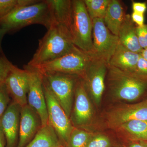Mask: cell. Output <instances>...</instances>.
I'll use <instances>...</instances> for the list:
<instances>
[{
	"mask_svg": "<svg viewBox=\"0 0 147 147\" xmlns=\"http://www.w3.org/2000/svg\"><path fill=\"white\" fill-rule=\"evenodd\" d=\"M42 86L50 124L57 135L61 145L67 147L69 137L74 127L70 118L58 102L42 78Z\"/></svg>",
	"mask_w": 147,
	"mask_h": 147,
	"instance_id": "cell-7",
	"label": "cell"
},
{
	"mask_svg": "<svg viewBox=\"0 0 147 147\" xmlns=\"http://www.w3.org/2000/svg\"><path fill=\"white\" fill-rule=\"evenodd\" d=\"M111 0H84L87 11L92 20L105 17Z\"/></svg>",
	"mask_w": 147,
	"mask_h": 147,
	"instance_id": "cell-22",
	"label": "cell"
},
{
	"mask_svg": "<svg viewBox=\"0 0 147 147\" xmlns=\"http://www.w3.org/2000/svg\"><path fill=\"white\" fill-rule=\"evenodd\" d=\"M115 147H125L124 146H117Z\"/></svg>",
	"mask_w": 147,
	"mask_h": 147,
	"instance_id": "cell-36",
	"label": "cell"
},
{
	"mask_svg": "<svg viewBox=\"0 0 147 147\" xmlns=\"http://www.w3.org/2000/svg\"><path fill=\"white\" fill-rule=\"evenodd\" d=\"M134 120L147 121V100L136 104L119 105L109 110L106 114L107 126L113 129Z\"/></svg>",
	"mask_w": 147,
	"mask_h": 147,
	"instance_id": "cell-12",
	"label": "cell"
},
{
	"mask_svg": "<svg viewBox=\"0 0 147 147\" xmlns=\"http://www.w3.org/2000/svg\"><path fill=\"white\" fill-rule=\"evenodd\" d=\"M108 91L117 100L133 101L147 92V76L108 65L105 82Z\"/></svg>",
	"mask_w": 147,
	"mask_h": 147,
	"instance_id": "cell-3",
	"label": "cell"
},
{
	"mask_svg": "<svg viewBox=\"0 0 147 147\" xmlns=\"http://www.w3.org/2000/svg\"><path fill=\"white\" fill-rule=\"evenodd\" d=\"M60 147H63V146H61Z\"/></svg>",
	"mask_w": 147,
	"mask_h": 147,
	"instance_id": "cell-37",
	"label": "cell"
},
{
	"mask_svg": "<svg viewBox=\"0 0 147 147\" xmlns=\"http://www.w3.org/2000/svg\"><path fill=\"white\" fill-rule=\"evenodd\" d=\"M93 57L76 47L62 57L33 68L41 73L59 72L77 75L82 78Z\"/></svg>",
	"mask_w": 147,
	"mask_h": 147,
	"instance_id": "cell-6",
	"label": "cell"
},
{
	"mask_svg": "<svg viewBox=\"0 0 147 147\" xmlns=\"http://www.w3.org/2000/svg\"><path fill=\"white\" fill-rule=\"evenodd\" d=\"M75 47L69 30L62 24L55 23L39 40L35 53L26 65L35 68L70 53Z\"/></svg>",
	"mask_w": 147,
	"mask_h": 147,
	"instance_id": "cell-1",
	"label": "cell"
},
{
	"mask_svg": "<svg viewBox=\"0 0 147 147\" xmlns=\"http://www.w3.org/2000/svg\"><path fill=\"white\" fill-rule=\"evenodd\" d=\"M94 112L83 80L79 77L75 87L70 119L74 127L84 129L91 122Z\"/></svg>",
	"mask_w": 147,
	"mask_h": 147,
	"instance_id": "cell-11",
	"label": "cell"
},
{
	"mask_svg": "<svg viewBox=\"0 0 147 147\" xmlns=\"http://www.w3.org/2000/svg\"><path fill=\"white\" fill-rule=\"evenodd\" d=\"M11 100L5 84L0 85V118L5 113Z\"/></svg>",
	"mask_w": 147,
	"mask_h": 147,
	"instance_id": "cell-26",
	"label": "cell"
},
{
	"mask_svg": "<svg viewBox=\"0 0 147 147\" xmlns=\"http://www.w3.org/2000/svg\"><path fill=\"white\" fill-rule=\"evenodd\" d=\"M7 32L5 30L0 28V55H5L2 47V42L4 36L6 34Z\"/></svg>",
	"mask_w": 147,
	"mask_h": 147,
	"instance_id": "cell-34",
	"label": "cell"
},
{
	"mask_svg": "<svg viewBox=\"0 0 147 147\" xmlns=\"http://www.w3.org/2000/svg\"><path fill=\"white\" fill-rule=\"evenodd\" d=\"M125 15L121 2L111 0L103 20L106 26L113 34L118 36L120 28Z\"/></svg>",
	"mask_w": 147,
	"mask_h": 147,
	"instance_id": "cell-18",
	"label": "cell"
},
{
	"mask_svg": "<svg viewBox=\"0 0 147 147\" xmlns=\"http://www.w3.org/2000/svg\"><path fill=\"white\" fill-rule=\"evenodd\" d=\"M12 64L5 55H0V85L4 84Z\"/></svg>",
	"mask_w": 147,
	"mask_h": 147,
	"instance_id": "cell-27",
	"label": "cell"
},
{
	"mask_svg": "<svg viewBox=\"0 0 147 147\" xmlns=\"http://www.w3.org/2000/svg\"><path fill=\"white\" fill-rule=\"evenodd\" d=\"M134 73L141 76H147V61L140 55Z\"/></svg>",
	"mask_w": 147,
	"mask_h": 147,
	"instance_id": "cell-29",
	"label": "cell"
},
{
	"mask_svg": "<svg viewBox=\"0 0 147 147\" xmlns=\"http://www.w3.org/2000/svg\"><path fill=\"white\" fill-rule=\"evenodd\" d=\"M137 38L139 45L142 49L147 48V25L143 26H137Z\"/></svg>",
	"mask_w": 147,
	"mask_h": 147,
	"instance_id": "cell-28",
	"label": "cell"
},
{
	"mask_svg": "<svg viewBox=\"0 0 147 147\" xmlns=\"http://www.w3.org/2000/svg\"><path fill=\"white\" fill-rule=\"evenodd\" d=\"M4 84L12 100L21 108L28 104V79L26 69L12 64Z\"/></svg>",
	"mask_w": 147,
	"mask_h": 147,
	"instance_id": "cell-13",
	"label": "cell"
},
{
	"mask_svg": "<svg viewBox=\"0 0 147 147\" xmlns=\"http://www.w3.org/2000/svg\"><path fill=\"white\" fill-rule=\"evenodd\" d=\"M130 16L131 20L137 26H143L145 25L144 14L133 11Z\"/></svg>",
	"mask_w": 147,
	"mask_h": 147,
	"instance_id": "cell-31",
	"label": "cell"
},
{
	"mask_svg": "<svg viewBox=\"0 0 147 147\" xmlns=\"http://www.w3.org/2000/svg\"><path fill=\"white\" fill-rule=\"evenodd\" d=\"M55 23L49 0H38L34 3L12 11L0 20V28L5 30L7 33H12L33 24L42 25L48 30Z\"/></svg>",
	"mask_w": 147,
	"mask_h": 147,
	"instance_id": "cell-2",
	"label": "cell"
},
{
	"mask_svg": "<svg viewBox=\"0 0 147 147\" xmlns=\"http://www.w3.org/2000/svg\"><path fill=\"white\" fill-rule=\"evenodd\" d=\"M37 0H0V20L19 7L29 5Z\"/></svg>",
	"mask_w": 147,
	"mask_h": 147,
	"instance_id": "cell-24",
	"label": "cell"
},
{
	"mask_svg": "<svg viewBox=\"0 0 147 147\" xmlns=\"http://www.w3.org/2000/svg\"><path fill=\"white\" fill-rule=\"evenodd\" d=\"M6 141L4 134L0 125V147H6Z\"/></svg>",
	"mask_w": 147,
	"mask_h": 147,
	"instance_id": "cell-33",
	"label": "cell"
},
{
	"mask_svg": "<svg viewBox=\"0 0 147 147\" xmlns=\"http://www.w3.org/2000/svg\"><path fill=\"white\" fill-rule=\"evenodd\" d=\"M140 55L145 59L147 61V48L143 49Z\"/></svg>",
	"mask_w": 147,
	"mask_h": 147,
	"instance_id": "cell-35",
	"label": "cell"
},
{
	"mask_svg": "<svg viewBox=\"0 0 147 147\" xmlns=\"http://www.w3.org/2000/svg\"><path fill=\"white\" fill-rule=\"evenodd\" d=\"M61 146L55 130L48 123L41 127L25 147H60Z\"/></svg>",
	"mask_w": 147,
	"mask_h": 147,
	"instance_id": "cell-21",
	"label": "cell"
},
{
	"mask_svg": "<svg viewBox=\"0 0 147 147\" xmlns=\"http://www.w3.org/2000/svg\"><path fill=\"white\" fill-rule=\"evenodd\" d=\"M110 138L102 134H92L86 147H111Z\"/></svg>",
	"mask_w": 147,
	"mask_h": 147,
	"instance_id": "cell-25",
	"label": "cell"
},
{
	"mask_svg": "<svg viewBox=\"0 0 147 147\" xmlns=\"http://www.w3.org/2000/svg\"><path fill=\"white\" fill-rule=\"evenodd\" d=\"M28 79V104L36 112L41 119L42 126L48 124L47 105L42 86V74L36 69L25 65Z\"/></svg>",
	"mask_w": 147,
	"mask_h": 147,
	"instance_id": "cell-10",
	"label": "cell"
},
{
	"mask_svg": "<svg viewBox=\"0 0 147 147\" xmlns=\"http://www.w3.org/2000/svg\"><path fill=\"white\" fill-rule=\"evenodd\" d=\"M137 26L131 20L130 15L127 14L120 28L118 37L119 42L124 47L131 52L140 54L143 49L138 42Z\"/></svg>",
	"mask_w": 147,
	"mask_h": 147,
	"instance_id": "cell-17",
	"label": "cell"
},
{
	"mask_svg": "<svg viewBox=\"0 0 147 147\" xmlns=\"http://www.w3.org/2000/svg\"><path fill=\"white\" fill-rule=\"evenodd\" d=\"M125 147H147V141L135 140L131 141L128 146Z\"/></svg>",
	"mask_w": 147,
	"mask_h": 147,
	"instance_id": "cell-32",
	"label": "cell"
},
{
	"mask_svg": "<svg viewBox=\"0 0 147 147\" xmlns=\"http://www.w3.org/2000/svg\"><path fill=\"white\" fill-rule=\"evenodd\" d=\"M140 54L131 52L119 42L108 65L123 71L134 72Z\"/></svg>",
	"mask_w": 147,
	"mask_h": 147,
	"instance_id": "cell-16",
	"label": "cell"
},
{
	"mask_svg": "<svg viewBox=\"0 0 147 147\" xmlns=\"http://www.w3.org/2000/svg\"><path fill=\"white\" fill-rule=\"evenodd\" d=\"M49 2L53 10L55 23L63 25L70 31L72 19V1L49 0Z\"/></svg>",
	"mask_w": 147,
	"mask_h": 147,
	"instance_id": "cell-20",
	"label": "cell"
},
{
	"mask_svg": "<svg viewBox=\"0 0 147 147\" xmlns=\"http://www.w3.org/2000/svg\"><path fill=\"white\" fill-rule=\"evenodd\" d=\"M42 127L38 114L28 104L21 111L19 141L17 147H25L34 139Z\"/></svg>",
	"mask_w": 147,
	"mask_h": 147,
	"instance_id": "cell-15",
	"label": "cell"
},
{
	"mask_svg": "<svg viewBox=\"0 0 147 147\" xmlns=\"http://www.w3.org/2000/svg\"><path fill=\"white\" fill-rule=\"evenodd\" d=\"M92 134L84 129L74 127L70 134L67 147H86Z\"/></svg>",
	"mask_w": 147,
	"mask_h": 147,
	"instance_id": "cell-23",
	"label": "cell"
},
{
	"mask_svg": "<svg viewBox=\"0 0 147 147\" xmlns=\"http://www.w3.org/2000/svg\"><path fill=\"white\" fill-rule=\"evenodd\" d=\"M21 107L11 100L0 118V125L5 136L6 147H17L19 141Z\"/></svg>",
	"mask_w": 147,
	"mask_h": 147,
	"instance_id": "cell-14",
	"label": "cell"
},
{
	"mask_svg": "<svg viewBox=\"0 0 147 147\" xmlns=\"http://www.w3.org/2000/svg\"><path fill=\"white\" fill-rule=\"evenodd\" d=\"M41 74L43 80L70 118L75 87L80 77L77 75L55 72H44Z\"/></svg>",
	"mask_w": 147,
	"mask_h": 147,
	"instance_id": "cell-5",
	"label": "cell"
},
{
	"mask_svg": "<svg viewBox=\"0 0 147 147\" xmlns=\"http://www.w3.org/2000/svg\"><path fill=\"white\" fill-rule=\"evenodd\" d=\"M132 8L133 12L144 14L147 9V3L132 1Z\"/></svg>",
	"mask_w": 147,
	"mask_h": 147,
	"instance_id": "cell-30",
	"label": "cell"
},
{
	"mask_svg": "<svg viewBox=\"0 0 147 147\" xmlns=\"http://www.w3.org/2000/svg\"><path fill=\"white\" fill-rule=\"evenodd\" d=\"M70 32L74 45L95 57L92 42V22L83 0L72 1Z\"/></svg>",
	"mask_w": 147,
	"mask_h": 147,
	"instance_id": "cell-4",
	"label": "cell"
},
{
	"mask_svg": "<svg viewBox=\"0 0 147 147\" xmlns=\"http://www.w3.org/2000/svg\"><path fill=\"white\" fill-rule=\"evenodd\" d=\"M108 66L104 60L93 57L81 78L88 94L97 105L100 104L105 91Z\"/></svg>",
	"mask_w": 147,
	"mask_h": 147,
	"instance_id": "cell-8",
	"label": "cell"
},
{
	"mask_svg": "<svg viewBox=\"0 0 147 147\" xmlns=\"http://www.w3.org/2000/svg\"><path fill=\"white\" fill-rule=\"evenodd\" d=\"M118 133L131 141H147V121L134 120L122 124L116 129Z\"/></svg>",
	"mask_w": 147,
	"mask_h": 147,
	"instance_id": "cell-19",
	"label": "cell"
},
{
	"mask_svg": "<svg viewBox=\"0 0 147 147\" xmlns=\"http://www.w3.org/2000/svg\"><path fill=\"white\" fill-rule=\"evenodd\" d=\"M92 22V42L94 56L109 64L119 44L118 36L112 34L102 18H96Z\"/></svg>",
	"mask_w": 147,
	"mask_h": 147,
	"instance_id": "cell-9",
	"label": "cell"
}]
</instances>
